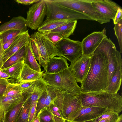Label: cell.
<instances>
[{"mask_svg":"<svg viewBox=\"0 0 122 122\" xmlns=\"http://www.w3.org/2000/svg\"><path fill=\"white\" fill-rule=\"evenodd\" d=\"M108 74L107 55L102 41L92 54L89 71L81 83V92L103 91L107 87Z\"/></svg>","mask_w":122,"mask_h":122,"instance_id":"obj_1","label":"cell"},{"mask_svg":"<svg viewBox=\"0 0 122 122\" xmlns=\"http://www.w3.org/2000/svg\"><path fill=\"white\" fill-rule=\"evenodd\" d=\"M77 95L82 106L100 107L118 113L122 111V97L118 93L101 91L81 92Z\"/></svg>","mask_w":122,"mask_h":122,"instance_id":"obj_2","label":"cell"},{"mask_svg":"<svg viewBox=\"0 0 122 122\" xmlns=\"http://www.w3.org/2000/svg\"><path fill=\"white\" fill-rule=\"evenodd\" d=\"M42 78L47 85L57 90L74 95L80 93L81 91L70 66L56 74L44 72Z\"/></svg>","mask_w":122,"mask_h":122,"instance_id":"obj_3","label":"cell"},{"mask_svg":"<svg viewBox=\"0 0 122 122\" xmlns=\"http://www.w3.org/2000/svg\"><path fill=\"white\" fill-rule=\"evenodd\" d=\"M44 0L46 5L47 13L44 22L65 20H92L87 15L58 5L52 0Z\"/></svg>","mask_w":122,"mask_h":122,"instance_id":"obj_4","label":"cell"},{"mask_svg":"<svg viewBox=\"0 0 122 122\" xmlns=\"http://www.w3.org/2000/svg\"><path fill=\"white\" fill-rule=\"evenodd\" d=\"M55 89L57 97L54 103L58 108L63 118L70 121L73 114L82 106L81 101L77 95Z\"/></svg>","mask_w":122,"mask_h":122,"instance_id":"obj_5","label":"cell"},{"mask_svg":"<svg viewBox=\"0 0 122 122\" xmlns=\"http://www.w3.org/2000/svg\"><path fill=\"white\" fill-rule=\"evenodd\" d=\"M55 3L85 14L101 24L107 23L110 20L105 17L92 7V0H52Z\"/></svg>","mask_w":122,"mask_h":122,"instance_id":"obj_6","label":"cell"},{"mask_svg":"<svg viewBox=\"0 0 122 122\" xmlns=\"http://www.w3.org/2000/svg\"><path fill=\"white\" fill-rule=\"evenodd\" d=\"M59 56L68 60L72 65L83 55L81 42L64 37L55 45Z\"/></svg>","mask_w":122,"mask_h":122,"instance_id":"obj_7","label":"cell"},{"mask_svg":"<svg viewBox=\"0 0 122 122\" xmlns=\"http://www.w3.org/2000/svg\"><path fill=\"white\" fill-rule=\"evenodd\" d=\"M26 19L28 27L36 30L44 22L47 13L46 5L44 0H40L29 7L27 11Z\"/></svg>","mask_w":122,"mask_h":122,"instance_id":"obj_8","label":"cell"},{"mask_svg":"<svg viewBox=\"0 0 122 122\" xmlns=\"http://www.w3.org/2000/svg\"><path fill=\"white\" fill-rule=\"evenodd\" d=\"M102 41L108 59V74L107 87L110 84L111 77L117 68V55L118 51L116 49L114 44L106 36Z\"/></svg>","mask_w":122,"mask_h":122,"instance_id":"obj_9","label":"cell"},{"mask_svg":"<svg viewBox=\"0 0 122 122\" xmlns=\"http://www.w3.org/2000/svg\"><path fill=\"white\" fill-rule=\"evenodd\" d=\"M106 29L104 28L101 31L93 32L83 40L81 43L83 55H91L106 36Z\"/></svg>","mask_w":122,"mask_h":122,"instance_id":"obj_10","label":"cell"},{"mask_svg":"<svg viewBox=\"0 0 122 122\" xmlns=\"http://www.w3.org/2000/svg\"><path fill=\"white\" fill-rule=\"evenodd\" d=\"M108 111L98 107L82 106L73 114L70 121L82 122L93 120Z\"/></svg>","mask_w":122,"mask_h":122,"instance_id":"obj_11","label":"cell"},{"mask_svg":"<svg viewBox=\"0 0 122 122\" xmlns=\"http://www.w3.org/2000/svg\"><path fill=\"white\" fill-rule=\"evenodd\" d=\"M92 4L95 10L104 17L113 20L120 7L110 0H92Z\"/></svg>","mask_w":122,"mask_h":122,"instance_id":"obj_12","label":"cell"},{"mask_svg":"<svg viewBox=\"0 0 122 122\" xmlns=\"http://www.w3.org/2000/svg\"><path fill=\"white\" fill-rule=\"evenodd\" d=\"M91 55H83L70 66L77 82L81 83L86 75L90 66Z\"/></svg>","mask_w":122,"mask_h":122,"instance_id":"obj_13","label":"cell"},{"mask_svg":"<svg viewBox=\"0 0 122 122\" xmlns=\"http://www.w3.org/2000/svg\"><path fill=\"white\" fill-rule=\"evenodd\" d=\"M121 54L118 51L117 55V68L111 77L110 84L103 91H104L117 94L120 89L122 75V60Z\"/></svg>","mask_w":122,"mask_h":122,"instance_id":"obj_14","label":"cell"},{"mask_svg":"<svg viewBox=\"0 0 122 122\" xmlns=\"http://www.w3.org/2000/svg\"><path fill=\"white\" fill-rule=\"evenodd\" d=\"M29 30L22 32L17 36L12 44L4 52L3 64L12 55L23 46L29 41L30 36L29 33Z\"/></svg>","mask_w":122,"mask_h":122,"instance_id":"obj_15","label":"cell"},{"mask_svg":"<svg viewBox=\"0 0 122 122\" xmlns=\"http://www.w3.org/2000/svg\"><path fill=\"white\" fill-rule=\"evenodd\" d=\"M45 71L44 70L40 72L36 71L29 67L24 61L17 84L40 80L42 78Z\"/></svg>","mask_w":122,"mask_h":122,"instance_id":"obj_16","label":"cell"},{"mask_svg":"<svg viewBox=\"0 0 122 122\" xmlns=\"http://www.w3.org/2000/svg\"><path fill=\"white\" fill-rule=\"evenodd\" d=\"M69 67L66 59L62 56L54 57L49 59L45 72L49 74L60 73Z\"/></svg>","mask_w":122,"mask_h":122,"instance_id":"obj_17","label":"cell"},{"mask_svg":"<svg viewBox=\"0 0 122 122\" xmlns=\"http://www.w3.org/2000/svg\"><path fill=\"white\" fill-rule=\"evenodd\" d=\"M27 27L26 19L19 16L13 18L9 21L0 25V33L10 30H18L23 32L27 30Z\"/></svg>","mask_w":122,"mask_h":122,"instance_id":"obj_18","label":"cell"},{"mask_svg":"<svg viewBox=\"0 0 122 122\" xmlns=\"http://www.w3.org/2000/svg\"><path fill=\"white\" fill-rule=\"evenodd\" d=\"M32 93V92H28L22 93L23 98L6 114H4L5 122H16L24 102Z\"/></svg>","mask_w":122,"mask_h":122,"instance_id":"obj_19","label":"cell"},{"mask_svg":"<svg viewBox=\"0 0 122 122\" xmlns=\"http://www.w3.org/2000/svg\"><path fill=\"white\" fill-rule=\"evenodd\" d=\"M30 37L34 40L38 46L40 55L39 64L44 68L45 71L49 57L44 45L41 33L38 31L35 32L31 35Z\"/></svg>","mask_w":122,"mask_h":122,"instance_id":"obj_20","label":"cell"},{"mask_svg":"<svg viewBox=\"0 0 122 122\" xmlns=\"http://www.w3.org/2000/svg\"><path fill=\"white\" fill-rule=\"evenodd\" d=\"M22 94L12 96L0 97V109L5 114L16 105L23 97Z\"/></svg>","mask_w":122,"mask_h":122,"instance_id":"obj_21","label":"cell"},{"mask_svg":"<svg viewBox=\"0 0 122 122\" xmlns=\"http://www.w3.org/2000/svg\"><path fill=\"white\" fill-rule=\"evenodd\" d=\"M24 62L23 60L6 68H2L4 72L10 76V78L8 80L9 83L17 84Z\"/></svg>","mask_w":122,"mask_h":122,"instance_id":"obj_22","label":"cell"},{"mask_svg":"<svg viewBox=\"0 0 122 122\" xmlns=\"http://www.w3.org/2000/svg\"><path fill=\"white\" fill-rule=\"evenodd\" d=\"M77 22L76 20H71L49 32L59 33L64 38H68L70 35H73Z\"/></svg>","mask_w":122,"mask_h":122,"instance_id":"obj_23","label":"cell"},{"mask_svg":"<svg viewBox=\"0 0 122 122\" xmlns=\"http://www.w3.org/2000/svg\"><path fill=\"white\" fill-rule=\"evenodd\" d=\"M26 52L24 59V62L30 68L40 72L41 66L36 61L31 49L29 42L25 45Z\"/></svg>","mask_w":122,"mask_h":122,"instance_id":"obj_24","label":"cell"},{"mask_svg":"<svg viewBox=\"0 0 122 122\" xmlns=\"http://www.w3.org/2000/svg\"><path fill=\"white\" fill-rule=\"evenodd\" d=\"M69 20H56L43 22L37 29L38 31L43 33L48 32L71 21Z\"/></svg>","mask_w":122,"mask_h":122,"instance_id":"obj_25","label":"cell"},{"mask_svg":"<svg viewBox=\"0 0 122 122\" xmlns=\"http://www.w3.org/2000/svg\"><path fill=\"white\" fill-rule=\"evenodd\" d=\"M26 52L25 46L10 57L3 64L2 68H6L24 60Z\"/></svg>","mask_w":122,"mask_h":122,"instance_id":"obj_26","label":"cell"},{"mask_svg":"<svg viewBox=\"0 0 122 122\" xmlns=\"http://www.w3.org/2000/svg\"><path fill=\"white\" fill-rule=\"evenodd\" d=\"M27 98L25 101L21 109L16 122H28L31 105Z\"/></svg>","mask_w":122,"mask_h":122,"instance_id":"obj_27","label":"cell"},{"mask_svg":"<svg viewBox=\"0 0 122 122\" xmlns=\"http://www.w3.org/2000/svg\"><path fill=\"white\" fill-rule=\"evenodd\" d=\"M40 33L44 45L48 53L49 59L56 56H59L55 44L52 43Z\"/></svg>","mask_w":122,"mask_h":122,"instance_id":"obj_28","label":"cell"},{"mask_svg":"<svg viewBox=\"0 0 122 122\" xmlns=\"http://www.w3.org/2000/svg\"><path fill=\"white\" fill-rule=\"evenodd\" d=\"M23 90L18 84L9 83L4 93L5 96H12L22 94Z\"/></svg>","mask_w":122,"mask_h":122,"instance_id":"obj_29","label":"cell"},{"mask_svg":"<svg viewBox=\"0 0 122 122\" xmlns=\"http://www.w3.org/2000/svg\"><path fill=\"white\" fill-rule=\"evenodd\" d=\"M46 91V96L45 107H48L53 104L57 97L55 89L52 87L47 85Z\"/></svg>","mask_w":122,"mask_h":122,"instance_id":"obj_30","label":"cell"},{"mask_svg":"<svg viewBox=\"0 0 122 122\" xmlns=\"http://www.w3.org/2000/svg\"><path fill=\"white\" fill-rule=\"evenodd\" d=\"M40 122H54L49 107H45L37 114Z\"/></svg>","mask_w":122,"mask_h":122,"instance_id":"obj_31","label":"cell"},{"mask_svg":"<svg viewBox=\"0 0 122 122\" xmlns=\"http://www.w3.org/2000/svg\"><path fill=\"white\" fill-rule=\"evenodd\" d=\"M21 32L18 30H10L5 31L0 33V38L3 44L17 36Z\"/></svg>","mask_w":122,"mask_h":122,"instance_id":"obj_32","label":"cell"},{"mask_svg":"<svg viewBox=\"0 0 122 122\" xmlns=\"http://www.w3.org/2000/svg\"><path fill=\"white\" fill-rule=\"evenodd\" d=\"M115 36L117 38L120 49L121 53H122V19L115 25L113 28Z\"/></svg>","mask_w":122,"mask_h":122,"instance_id":"obj_33","label":"cell"},{"mask_svg":"<svg viewBox=\"0 0 122 122\" xmlns=\"http://www.w3.org/2000/svg\"><path fill=\"white\" fill-rule=\"evenodd\" d=\"M54 122H64L62 117L57 107L54 103L49 107Z\"/></svg>","mask_w":122,"mask_h":122,"instance_id":"obj_34","label":"cell"},{"mask_svg":"<svg viewBox=\"0 0 122 122\" xmlns=\"http://www.w3.org/2000/svg\"><path fill=\"white\" fill-rule=\"evenodd\" d=\"M41 33L50 41L55 45L64 38L60 34L56 32L49 31Z\"/></svg>","mask_w":122,"mask_h":122,"instance_id":"obj_35","label":"cell"},{"mask_svg":"<svg viewBox=\"0 0 122 122\" xmlns=\"http://www.w3.org/2000/svg\"><path fill=\"white\" fill-rule=\"evenodd\" d=\"M29 42L31 49L35 59L39 62L40 59V55L37 44L34 40L30 36L29 38Z\"/></svg>","mask_w":122,"mask_h":122,"instance_id":"obj_36","label":"cell"},{"mask_svg":"<svg viewBox=\"0 0 122 122\" xmlns=\"http://www.w3.org/2000/svg\"><path fill=\"white\" fill-rule=\"evenodd\" d=\"M119 116L118 113L109 111L107 116L99 122H117Z\"/></svg>","mask_w":122,"mask_h":122,"instance_id":"obj_37","label":"cell"},{"mask_svg":"<svg viewBox=\"0 0 122 122\" xmlns=\"http://www.w3.org/2000/svg\"><path fill=\"white\" fill-rule=\"evenodd\" d=\"M46 96V93L45 90L42 94L38 101L36 109V117L40 112L45 107Z\"/></svg>","mask_w":122,"mask_h":122,"instance_id":"obj_38","label":"cell"},{"mask_svg":"<svg viewBox=\"0 0 122 122\" xmlns=\"http://www.w3.org/2000/svg\"><path fill=\"white\" fill-rule=\"evenodd\" d=\"M37 101L35 102L31 106L30 110L28 122H33L36 117V109Z\"/></svg>","mask_w":122,"mask_h":122,"instance_id":"obj_39","label":"cell"},{"mask_svg":"<svg viewBox=\"0 0 122 122\" xmlns=\"http://www.w3.org/2000/svg\"><path fill=\"white\" fill-rule=\"evenodd\" d=\"M9 83L8 80L0 79V97L3 96L5 91Z\"/></svg>","mask_w":122,"mask_h":122,"instance_id":"obj_40","label":"cell"},{"mask_svg":"<svg viewBox=\"0 0 122 122\" xmlns=\"http://www.w3.org/2000/svg\"><path fill=\"white\" fill-rule=\"evenodd\" d=\"M122 19V9L120 6L118 8L115 17L113 20L114 25L117 23Z\"/></svg>","mask_w":122,"mask_h":122,"instance_id":"obj_41","label":"cell"},{"mask_svg":"<svg viewBox=\"0 0 122 122\" xmlns=\"http://www.w3.org/2000/svg\"><path fill=\"white\" fill-rule=\"evenodd\" d=\"M3 46V44L0 36V69L2 68L3 64V56L5 51Z\"/></svg>","mask_w":122,"mask_h":122,"instance_id":"obj_42","label":"cell"},{"mask_svg":"<svg viewBox=\"0 0 122 122\" xmlns=\"http://www.w3.org/2000/svg\"><path fill=\"white\" fill-rule=\"evenodd\" d=\"M39 0H16L15 1L19 3L25 5H30L34 3H37L40 1Z\"/></svg>","mask_w":122,"mask_h":122,"instance_id":"obj_43","label":"cell"},{"mask_svg":"<svg viewBox=\"0 0 122 122\" xmlns=\"http://www.w3.org/2000/svg\"><path fill=\"white\" fill-rule=\"evenodd\" d=\"M36 81L26 82L19 84L23 90L31 87L36 83Z\"/></svg>","mask_w":122,"mask_h":122,"instance_id":"obj_44","label":"cell"},{"mask_svg":"<svg viewBox=\"0 0 122 122\" xmlns=\"http://www.w3.org/2000/svg\"><path fill=\"white\" fill-rule=\"evenodd\" d=\"M17 36L12 38L3 45V48L5 51L12 44L15 40Z\"/></svg>","mask_w":122,"mask_h":122,"instance_id":"obj_45","label":"cell"},{"mask_svg":"<svg viewBox=\"0 0 122 122\" xmlns=\"http://www.w3.org/2000/svg\"><path fill=\"white\" fill-rule=\"evenodd\" d=\"M10 78V76L8 74L4 72L2 69H0V79L8 80Z\"/></svg>","mask_w":122,"mask_h":122,"instance_id":"obj_46","label":"cell"},{"mask_svg":"<svg viewBox=\"0 0 122 122\" xmlns=\"http://www.w3.org/2000/svg\"><path fill=\"white\" fill-rule=\"evenodd\" d=\"M117 122H122V115H119L118 118Z\"/></svg>","mask_w":122,"mask_h":122,"instance_id":"obj_47","label":"cell"},{"mask_svg":"<svg viewBox=\"0 0 122 122\" xmlns=\"http://www.w3.org/2000/svg\"><path fill=\"white\" fill-rule=\"evenodd\" d=\"M33 122H40L39 118L36 117L34 120Z\"/></svg>","mask_w":122,"mask_h":122,"instance_id":"obj_48","label":"cell"},{"mask_svg":"<svg viewBox=\"0 0 122 122\" xmlns=\"http://www.w3.org/2000/svg\"><path fill=\"white\" fill-rule=\"evenodd\" d=\"M0 122H5L4 114V116L3 118L0 120Z\"/></svg>","mask_w":122,"mask_h":122,"instance_id":"obj_49","label":"cell"},{"mask_svg":"<svg viewBox=\"0 0 122 122\" xmlns=\"http://www.w3.org/2000/svg\"><path fill=\"white\" fill-rule=\"evenodd\" d=\"M94 119L82 122H94Z\"/></svg>","mask_w":122,"mask_h":122,"instance_id":"obj_50","label":"cell"},{"mask_svg":"<svg viewBox=\"0 0 122 122\" xmlns=\"http://www.w3.org/2000/svg\"><path fill=\"white\" fill-rule=\"evenodd\" d=\"M64 122H77L74 121H69L65 120Z\"/></svg>","mask_w":122,"mask_h":122,"instance_id":"obj_51","label":"cell"}]
</instances>
